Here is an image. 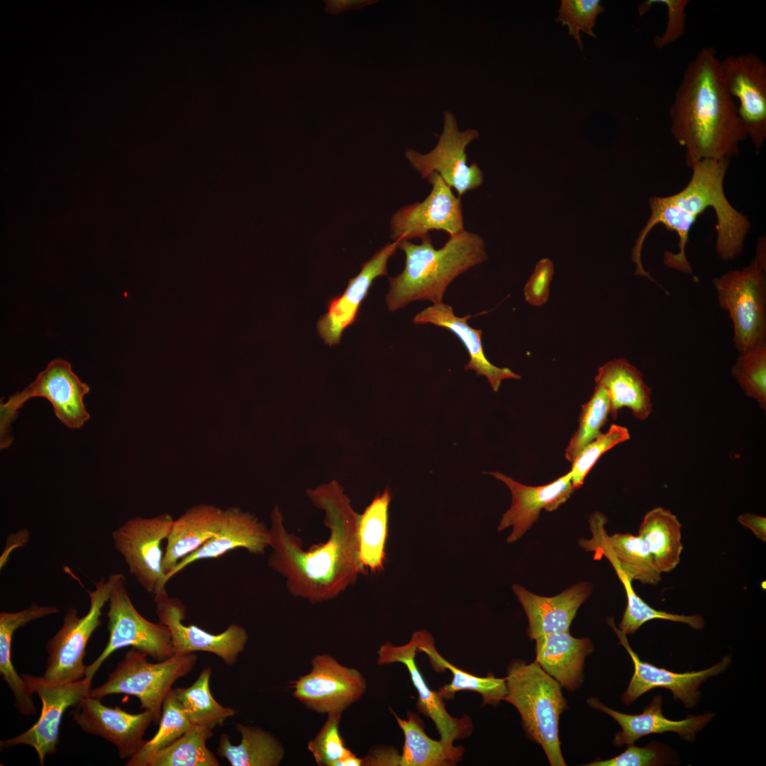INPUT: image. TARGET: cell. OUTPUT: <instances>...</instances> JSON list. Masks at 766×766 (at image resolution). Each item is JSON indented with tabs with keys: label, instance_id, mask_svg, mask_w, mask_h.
Wrapping results in <instances>:
<instances>
[{
	"label": "cell",
	"instance_id": "cell-1",
	"mask_svg": "<svg viewBox=\"0 0 766 766\" xmlns=\"http://www.w3.org/2000/svg\"><path fill=\"white\" fill-rule=\"evenodd\" d=\"M312 504L325 513L330 531L326 541L304 550L302 540L289 533L278 506L271 511L270 568L283 576L289 592L312 604L336 598L367 572L359 557L360 514L336 481L306 491Z\"/></svg>",
	"mask_w": 766,
	"mask_h": 766
},
{
	"label": "cell",
	"instance_id": "cell-2",
	"mask_svg": "<svg viewBox=\"0 0 766 766\" xmlns=\"http://www.w3.org/2000/svg\"><path fill=\"white\" fill-rule=\"evenodd\" d=\"M670 131L691 168L704 159L738 157L748 139L735 100L724 85L714 48L687 64L670 109Z\"/></svg>",
	"mask_w": 766,
	"mask_h": 766
},
{
	"label": "cell",
	"instance_id": "cell-3",
	"mask_svg": "<svg viewBox=\"0 0 766 766\" xmlns=\"http://www.w3.org/2000/svg\"><path fill=\"white\" fill-rule=\"evenodd\" d=\"M729 165L730 160L727 158L704 159L692 167L691 179L683 189L668 196L650 197V216L640 232L633 250L640 253L644 240L652 228L659 223L663 224L679 236V252L665 251L664 265L690 274L692 269L685 253L689 233L697 216L707 208H712L717 221V255L724 261L738 257L742 252L751 223L745 215L730 204L725 194L723 181Z\"/></svg>",
	"mask_w": 766,
	"mask_h": 766
},
{
	"label": "cell",
	"instance_id": "cell-4",
	"mask_svg": "<svg viewBox=\"0 0 766 766\" xmlns=\"http://www.w3.org/2000/svg\"><path fill=\"white\" fill-rule=\"evenodd\" d=\"M421 240L420 245L397 240L406 260L403 271L389 278L385 301L391 311L415 301L443 303L447 287L457 277L488 259L482 237L467 231L450 235L439 249L430 235Z\"/></svg>",
	"mask_w": 766,
	"mask_h": 766
},
{
	"label": "cell",
	"instance_id": "cell-5",
	"mask_svg": "<svg viewBox=\"0 0 766 766\" xmlns=\"http://www.w3.org/2000/svg\"><path fill=\"white\" fill-rule=\"evenodd\" d=\"M506 682L504 701L518 711L528 736L540 745L551 765H566L560 749L559 718L567 705L560 684L535 661L526 664L520 660L511 662Z\"/></svg>",
	"mask_w": 766,
	"mask_h": 766
},
{
	"label": "cell",
	"instance_id": "cell-6",
	"mask_svg": "<svg viewBox=\"0 0 766 766\" xmlns=\"http://www.w3.org/2000/svg\"><path fill=\"white\" fill-rule=\"evenodd\" d=\"M148 656L134 648L129 649L106 681L91 689L89 696L99 699L116 694L135 696L140 709L150 711L154 723H158L163 702L173 684L193 670L198 658L194 653L174 654L153 663Z\"/></svg>",
	"mask_w": 766,
	"mask_h": 766
},
{
	"label": "cell",
	"instance_id": "cell-7",
	"mask_svg": "<svg viewBox=\"0 0 766 766\" xmlns=\"http://www.w3.org/2000/svg\"><path fill=\"white\" fill-rule=\"evenodd\" d=\"M89 386L73 372L67 360L55 358L39 372L33 382L22 391L11 395L0 404V448L5 449L13 442L11 426L19 409L30 399L43 397L52 406L56 417L65 426L79 429L90 418L84 398Z\"/></svg>",
	"mask_w": 766,
	"mask_h": 766
},
{
	"label": "cell",
	"instance_id": "cell-8",
	"mask_svg": "<svg viewBox=\"0 0 766 766\" xmlns=\"http://www.w3.org/2000/svg\"><path fill=\"white\" fill-rule=\"evenodd\" d=\"M121 573H113L105 579L94 582V589L88 590L89 609L79 616L78 610L70 607L63 618L62 625L48 640L45 670L43 676L45 681L55 684H65L85 677L87 665L84 664L86 647L89 638L101 625L102 609L109 601L110 593Z\"/></svg>",
	"mask_w": 766,
	"mask_h": 766
},
{
	"label": "cell",
	"instance_id": "cell-9",
	"mask_svg": "<svg viewBox=\"0 0 766 766\" xmlns=\"http://www.w3.org/2000/svg\"><path fill=\"white\" fill-rule=\"evenodd\" d=\"M713 284L719 306L732 321L735 348L743 353L766 343L765 270L756 258L714 278Z\"/></svg>",
	"mask_w": 766,
	"mask_h": 766
},
{
	"label": "cell",
	"instance_id": "cell-10",
	"mask_svg": "<svg viewBox=\"0 0 766 766\" xmlns=\"http://www.w3.org/2000/svg\"><path fill=\"white\" fill-rule=\"evenodd\" d=\"M123 574L114 584L109 599L107 612L109 636L99 655L87 665L85 677L92 681L106 660L115 651L128 646L145 653L157 661L174 655L167 628L144 618L135 609L126 587Z\"/></svg>",
	"mask_w": 766,
	"mask_h": 766
},
{
	"label": "cell",
	"instance_id": "cell-11",
	"mask_svg": "<svg viewBox=\"0 0 766 766\" xmlns=\"http://www.w3.org/2000/svg\"><path fill=\"white\" fill-rule=\"evenodd\" d=\"M173 521L168 514L151 518L134 517L111 534L115 549L123 557L131 575L148 593L154 594L165 587L162 543L166 540Z\"/></svg>",
	"mask_w": 766,
	"mask_h": 766
},
{
	"label": "cell",
	"instance_id": "cell-12",
	"mask_svg": "<svg viewBox=\"0 0 766 766\" xmlns=\"http://www.w3.org/2000/svg\"><path fill=\"white\" fill-rule=\"evenodd\" d=\"M479 133L476 129L460 131L455 116L444 112L443 131L436 145L426 153L409 148L405 157L423 179L438 173L445 183L454 188L459 197L480 187L483 173L475 162L467 165L466 148Z\"/></svg>",
	"mask_w": 766,
	"mask_h": 766
},
{
	"label": "cell",
	"instance_id": "cell-13",
	"mask_svg": "<svg viewBox=\"0 0 766 766\" xmlns=\"http://www.w3.org/2000/svg\"><path fill=\"white\" fill-rule=\"evenodd\" d=\"M21 677L30 690L39 696L42 703L40 715L35 724L23 733L1 740L0 748L4 750L18 745L32 747L43 766L46 755L56 752L64 713L89 696L92 681L84 677L72 682L55 684L39 676L23 674Z\"/></svg>",
	"mask_w": 766,
	"mask_h": 766
},
{
	"label": "cell",
	"instance_id": "cell-14",
	"mask_svg": "<svg viewBox=\"0 0 766 766\" xmlns=\"http://www.w3.org/2000/svg\"><path fill=\"white\" fill-rule=\"evenodd\" d=\"M311 664V671L292 686L294 696L306 708L328 716L341 714L365 694L366 680L357 670L328 654L316 655Z\"/></svg>",
	"mask_w": 766,
	"mask_h": 766
},
{
	"label": "cell",
	"instance_id": "cell-15",
	"mask_svg": "<svg viewBox=\"0 0 766 766\" xmlns=\"http://www.w3.org/2000/svg\"><path fill=\"white\" fill-rule=\"evenodd\" d=\"M153 596L159 622L170 631L174 654L206 652L220 657L228 666L237 662L248 640L243 627L232 623L223 632L213 634L197 626L184 624L187 609L179 599L170 596L165 587Z\"/></svg>",
	"mask_w": 766,
	"mask_h": 766
},
{
	"label": "cell",
	"instance_id": "cell-16",
	"mask_svg": "<svg viewBox=\"0 0 766 766\" xmlns=\"http://www.w3.org/2000/svg\"><path fill=\"white\" fill-rule=\"evenodd\" d=\"M724 85L738 101V113L756 152L766 139V64L750 52L720 60Z\"/></svg>",
	"mask_w": 766,
	"mask_h": 766
},
{
	"label": "cell",
	"instance_id": "cell-17",
	"mask_svg": "<svg viewBox=\"0 0 766 766\" xmlns=\"http://www.w3.org/2000/svg\"><path fill=\"white\" fill-rule=\"evenodd\" d=\"M427 179L432 189L426 198L401 207L392 216L390 233L394 241L422 240L433 230L445 231L450 236L465 231L460 197L455 196L438 173H431Z\"/></svg>",
	"mask_w": 766,
	"mask_h": 766
},
{
	"label": "cell",
	"instance_id": "cell-18",
	"mask_svg": "<svg viewBox=\"0 0 766 766\" xmlns=\"http://www.w3.org/2000/svg\"><path fill=\"white\" fill-rule=\"evenodd\" d=\"M608 623L615 631L634 665V672L628 687L621 696L623 702L626 705H630L648 691L664 688L670 690L674 699L682 701L686 708H693L701 696L699 687L701 684L709 678L723 673L731 662V656L726 655L716 665L699 671L675 672L658 667L640 659L631 648L626 634L616 627L613 618L608 619Z\"/></svg>",
	"mask_w": 766,
	"mask_h": 766
},
{
	"label": "cell",
	"instance_id": "cell-19",
	"mask_svg": "<svg viewBox=\"0 0 766 766\" xmlns=\"http://www.w3.org/2000/svg\"><path fill=\"white\" fill-rule=\"evenodd\" d=\"M418 643L416 631L412 634L410 640L402 645H394L387 641L380 645L377 651V662L380 665L399 662L406 666L418 692V710L433 721L440 735V740L446 746L453 748L455 741L471 735L472 721L467 715L461 718L451 716L438 691L432 690L428 687L416 662Z\"/></svg>",
	"mask_w": 766,
	"mask_h": 766
},
{
	"label": "cell",
	"instance_id": "cell-20",
	"mask_svg": "<svg viewBox=\"0 0 766 766\" xmlns=\"http://www.w3.org/2000/svg\"><path fill=\"white\" fill-rule=\"evenodd\" d=\"M72 711L73 720L81 730L98 736L113 743L120 759L131 758L143 747V736L154 723L148 711L133 714L120 707L104 705L101 699L90 696L83 699Z\"/></svg>",
	"mask_w": 766,
	"mask_h": 766
},
{
	"label": "cell",
	"instance_id": "cell-21",
	"mask_svg": "<svg viewBox=\"0 0 766 766\" xmlns=\"http://www.w3.org/2000/svg\"><path fill=\"white\" fill-rule=\"evenodd\" d=\"M504 482L511 494V504L502 515L498 531L511 526L506 542L521 538L539 518L540 511L552 512L565 504L574 492L570 471L541 486H528L499 472H487Z\"/></svg>",
	"mask_w": 766,
	"mask_h": 766
},
{
	"label": "cell",
	"instance_id": "cell-22",
	"mask_svg": "<svg viewBox=\"0 0 766 766\" xmlns=\"http://www.w3.org/2000/svg\"><path fill=\"white\" fill-rule=\"evenodd\" d=\"M398 248V241L388 243L361 265L359 274L349 279L345 292L331 299L327 312L317 322V332L326 344H339L345 329L357 318L361 303L367 296L373 281L387 274V265Z\"/></svg>",
	"mask_w": 766,
	"mask_h": 766
},
{
	"label": "cell",
	"instance_id": "cell-23",
	"mask_svg": "<svg viewBox=\"0 0 766 766\" xmlns=\"http://www.w3.org/2000/svg\"><path fill=\"white\" fill-rule=\"evenodd\" d=\"M605 523L604 514H594L590 518L593 538L580 540L581 547L587 551H594L596 557L605 556L615 570L621 571L632 582L657 584L662 580V573L643 539L631 533L608 535L604 529Z\"/></svg>",
	"mask_w": 766,
	"mask_h": 766
},
{
	"label": "cell",
	"instance_id": "cell-24",
	"mask_svg": "<svg viewBox=\"0 0 766 766\" xmlns=\"http://www.w3.org/2000/svg\"><path fill=\"white\" fill-rule=\"evenodd\" d=\"M269 547V528L252 514L237 507L224 510L217 533L194 553L182 560L166 574L164 584L188 565L199 560L218 558L237 548L255 555L264 554Z\"/></svg>",
	"mask_w": 766,
	"mask_h": 766
},
{
	"label": "cell",
	"instance_id": "cell-25",
	"mask_svg": "<svg viewBox=\"0 0 766 766\" xmlns=\"http://www.w3.org/2000/svg\"><path fill=\"white\" fill-rule=\"evenodd\" d=\"M513 592L528 621L527 634L532 640L554 633L567 631L577 610L592 592V585L579 582L553 596H543L514 584Z\"/></svg>",
	"mask_w": 766,
	"mask_h": 766
},
{
	"label": "cell",
	"instance_id": "cell-26",
	"mask_svg": "<svg viewBox=\"0 0 766 766\" xmlns=\"http://www.w3.org/2000/svg\"><path fill=\"white\" fill-rule=\"evenodd\" d=\"M587 704L611 716L621 727L614 743L617 747L634 743L640 738L665 732H675L683 740L693 741L697 732L702 730L714 718L715 714L706 712L698 716H688L683 720L674 721L664 716L662 710V697L657 694L651 703L639 714H626L611 709L597 699H587Z\"/></svg>",
	"mask_w": 766,
	"mask_h": 766
},
{
	"label": "cell",
	"instance_id": "cell-27",
	"mask_svg": "<svg viewBox=\"0 0 766 766\" xmlns=\"http://www.w3.org/2000/svg\"><path fill=\"white\" fill-rule=\"evenodd\" d=\"M470 317V315L457 316L450 305L440 303L418 313L413 321L415 324L431 323L454 333L463 343L470 356L465 369L474 371L478 376H484L494 392L499 391L504 379H520L521 377L509 368L496 367L488 360L482 343V331L468 325L467 320Z\"/></svg>",
	"mask_w": 766,
	"mask_h": 766
},
{
	"label": "cell",
	"instance_id": "cell-28",
	"mask_svg": "<svg viewBox=\"0 0 766 766\" xmlns=\"http://www.w3.org/2000/svg\"><path fill=\"white\" fill-rule=\"evenodd\" d=\"M595 382L608 393L613 419L623 407L629 409L639 421L646 420L651 414L652 388L644 381L641 372L625 358L614 359L601 365Z\"/></svg>",
	"mask_w": 766,
	"mask_h": 766
},
{
	"label": "cell",
	"instance_id": "cell-29",
	"mask_svg": "<svg viewBox=\"0 0 766 766\" xmlns=\"http://www.w3.org/2000/svg\"><path fill=\"white\" fill-rule=\"evenodd\" d=\"M535 662L561 686L575 690L583 681L584 659L594 650L588 638L561 631L536 638Z\"/></svg>",
	"mask_w": 766,
	"mask_h": 766
},
{
	"label": "cell",
	"instance_id": "cell-30",
	"mask_svg": "<svg viewBox=\"0 0 766 766\" xmlns=\"http://www.w3.org/2000/svg\"><path fill=\"white\" fill-rule=\"evenodd\" d=\"M223 517L224 510L213 505L199 504L174 519L164 551L165 576L179 562L199 549L217 533Z\"/></svg>",
	"mask_w": 766,
	"mask_h": 766
},
{
	"label": "cell",
	"instance_id": "cell-31",
	"mask_svg": "<svg viewBox=\"0 0 766 766\" xmlns=\"http://www.w3.org/2000/svg\"><path fill=\"white\" fill-rule=\"evenodd\" d=\"M58 611L56 606H42L32 602L23 610L0 613V675L14 696L16 709L23 715L35 714L36 708L33 699V693L23 678L18 674L12 662L13 636L19 628L39 618L56 614Z\"/></svg>",
	"mask_w": 766,
	"mask_h": 766
},
{
	"label": "cell",
	"instance_id": "cell-32",
	"mask_svg": "<svg viewBox=\"0 0 766 766\" xmlns=\"http://www.w3.org/2000/svg\"><path fill=\"white\" fill-rule=\"evenodd\" d=\"M418 652L426 653L433 668L438 672L449 670L453 675L449 684L440 687L438 692L444 699H451L457 692L471 691L479 694L483 704H499L507 694L506 677L498 678L489 673L479 677L464 671L443 657L436 650L433 636L425 630L416 631Z\"/></svg>",
	"mask_w": 766,
	"mask_h": 766
},
{
	"label": "cell",
	"instance_id": "cell-33",
	"mask_svg": "<svg viewBox=\"0 0 766 766\" xmlns=\"http://www.w3.org/2000/svg\"><path fill=\"white\" fill-rule=\"evenodd\" d=\"M638 535L661 573L670 572L679 564L683 550L682 524L670 510L657 506L648 511L640 523Z\"/></svg>",
	"mask_w": 766,
	"mask_h": 766
},
{
	"label": "cell",
	"instance_id": "cell-34",
	"mask_svg": "<svg viewBox=\"0 0 766 766\" xmlns=\"http://www.w3.org/2000/svg\"><path fill=\"white\" fill-rule=\"evenodd\" d=\"M390 711L404 736L400 766H453L461 761L462 746L449 748L440 740L431 738L422 720L413 712L408 711L403 719Z\"/></svg>",
	"mask_w": 766,
	"mask_h": 766
},
{
	"label": "cell",
	"instance_id": "cell-35",
	"mask_svg": "<svg viewBox=\"0 0 766 766\" xmlns=\"http://www.w3.org/2000/svg\"><path fill=\"white\" fill-rule=\"evenodd\" d=\"M241 736L240 743L233 745L227 733L218 740L217 755L226 759L232 766H277L284 755V747L270 732L257 726L235 724Z\"/></svg>",
	"mask_w": 766,
	"mask_h": 766
},
{
	"label": "cell",
	"instance_id": "cell-36",
	"mask_svg": "<svg viewBox=\"0 0 766 766\" xmlns=\"http://www.w3.org/2000/svg\"><path fill=\"white\" fill-rule=\"evenodd\" d=\"M391 499V492L386 488L382 493L374 497L359 516V557L367 573H379L384 569Z\"/></svg>",
	"mask_w": 766,
	"mask_h": 766
},
{
	"label": "cell",
	"instance_id": "cell-37",
	"mask_svg": "<svg viewBox=\"0 0 766 766\" xmlns=\"http://www.w3.org/2000/svg\"><path fill=\"white\" fill-rule=\"evenodd\" d=\"M211 667L202 670L196 680L189 687L173 688L178 701L190 722L195 726L214 728L221 725L236 711L219 704L210 690Z\"/></svg>",
	"mask_w": 766,
	"mask_h": 766
},
{
	"label": "cell",
	"instance_id": "cell-38",
	"mask_svg": "<svg viewBox=\"0 0 766 766\" xmlns=\"http://www.w3.org/2000/svg\"><path fill=\"white\" fill-rule=\"evenodd\" d=\"M214 728L193 726L173 743L159 752L148 766H219L206 742Z\"/></svg>",
	"mask_w": 766,
	"mask_h": 766
},
{
	"label": "cell",
	"instance_id": "cell-39",
	"mask_svg": "<svg viewBox=\"0 0 766 766\" xmlns=\"http://www.w3.org/2000/svg\"><path fill=\"white\" fill-rule=\"evenodd\" d=\"M159 728L155 736L145 743L140 750L128 759L126 766H148L150 761L159 752L166 748L193 726L176 698L173 688L166 696L158 722Z\"/></svg>",
	"mask_w": 766,
	"mask_h": 766
},
{
	"label": "cell",
	"instance_id": "cell-40",
	"mask_svg": "<svg viewBox=\"0 0 766 766\" xmlns=\"http://www.w3.org/2000/svg\"><path fill=\"white\" fill-rule=\"evenodd\" d=\"M623 585L627 604L619 629L626 635L635 633L644 623L654 619L667 620L688 625L693 629L701 630L705 621L700 614L679 615L657 610L643 600L634 591L632 581L619 570H615Z\"/></svg>",
	"mask_w": 766,
	"mask_h": 766
},
{
	"label": "cell",
	"instance_id": "cell-41",
	"mask_svg": "<svg viewBox=\"0 0 766 766\" xmlns=\"http://www.w3.org/2000/svg\"><path fill=\"white\" fill-rule=\"evenodd\" d=\"M610 415V400L605 388L596 384L587 402L582 406L579 426L570 440L565 457L572 462L579 451L601 433Z\"/></svg>",
	"mask_w": 766,
	"mask_h": 766
},
{
	"label": "cell",
	"instance_id": "cell-42",
	"mask_svg": "<svg viewBox=\"0 0 766 766\" xmlns=\"http://www.w3.org/2000/svg\"><path fill=\"white\" fill-rule=\"evenodd\" d=\"M731 375L748 397L766 409V343L740 353Z\"/></svg>",
	"mask_w": 766,
	"mask_h": 766
},
{
	"label": "cell",
	"instance_id": "cell-43",
	"mask_svg": "<svg viewBox=\"0 0 766 766\" xmlns=\"http://www.w3.org/2000/svg\"><path fill=\"white\" fill-rule=\"evenodd\" d=\"M630 438L627 428L617 424L610 426L606 433L587 444L571 462L572 484L577 489L600 457L614 446Z\"/></svg>",
	"mask_w": 766,
	"mask_h": 766
},
{
	"label": "cell",
	"instance_id": "cell-44",
	"mask_svg": "<svg viewBox=\"0 0 766 766\" xmlns=\"http://www.w3.org/2000/svg\"><path fill=\"white\" fill-rule=\"evenodd\" d=\"M340 714L328 715L321 729L308 743L307 748L318 765L341 766L353 753L345 747L340 733Z\"/></svg>",
	"mask_w": 766,
	"mask_h": 766
},
{
	"label": "cell",
	"instance_id": "cell-45",
	"mask_svg": "<svg viewBox=\"0 0 766 766\" xmlns=\"http://www.w3.org/2000/svg\"><path fill=\"white\" fill-rule=\"evenodd\" d=\"M603 11L604 8L599 0H562L556 21L568 27V34L583 50L580 31L596 38L593 28L598 16Z\"/></svg>",
	"mask_w": 766,
	"mask_h": 766
},
{
	"label": "cell",
	"instance_id": "cell-46",
	"mask_svg": "<svg viewBox=\"0 0 766 766\" xmlns=\"http://www.w3.org/2000/svg\"><path fill=\"white\" fill-rule=\"evenodd\" d=\"M672 750L657 741H652L644 747L633 743L620 755L609 760H596L587 766H658L675 762Z\"/></svg>",
	"mask_w": 766,
	"mask_h": 766
},
{
	"label": "cell",
	"instance_id": "cell-47",
	"mask_svg": "<svg viewBox=\"0 0 766 766\" xmlns=\"http://www.w3.org/2000/svg\"><path fill=\"white\" fill-rule=\"evenodd\" d=\"M660 4L666 6L667 21L663 33L653 38L654 46L662 49L682 38L685 33L686 9L689 0H647L638 6L639 16L644 15L653 5Z\"/></svg>",
	"mask_w": 766,
	"mask_h": 766
},
{
	"label": "cell",
	"instance_id": "cell-48",
	"mask_svg": "<svg viewBox=\"0 0 766 766\" xmlns=\"http://www.w3.org/2000/svg\"><path fill=\"white\" fill-rule=\"evenodd\" d=\"M553 274L554 265L550 259L543 258L536 263L523 289L525 299L529 304L541 306L548 301Z\"/></svg>",
	"mask_w": 766,
	"mask_h": 766
},
{
	"label": "cell",
	"instance_id": "cell-49",
	"mask_svg": "<svg viewBox=\"0 0 766 766\" xmlns=\"http://www.w3.org/2000/svg\"><path fill=\"white\" fill-rule=\"evenodd\" d=\"M362 765L400 766V754L392 748H379L370 752L363 758Z\"/></svg>",
	"mask_w": 766,
	"mask_h": 766
},
{
	"label": "cell",
	"instance_id": "cell-50",
	"mask_svg": "<svg viewBox=\"0 0 766 766\" xmlns=\"http://www.w3.org/2000/svg\"><path fill=\"white\" fill-rule=\"evenodd\" d=\"M738 521L748 528L759 540L766 541V518L751 513H745L738 517Z\"/></svg>",
	"mask_w": 766,
	"mask_h": 766
},
{
	"label": "cell",
	"instance_id": "cell-51",
	"mask_svg": "<svg viewBox=\"0 0 766 766\" xmlns=\"http://www.w3.org/2000/svg\"><path fill=\"white\" fill-rule=\"evenodd\" d=\"M377 2L378 1L374 0H324L325 11L331 15L348 10H359Z\"/></svg>",
	"mask_w": 766,
	"mask_h": 766
},
{
	"label": "cell",
	"instance_id": "cell-52",
	"mask_svg": "<svg viewBox=\"0 0 766 766\" xmlns=\"http://www.w3.org/2000/svg\"><path fill=\"white\" fill-rule=\"evenodd\" d=\"M766 246L765 237H760L756 248L755 258L760 265L766 270Z\"/></svg>",
	"mask_w": 766,
	"mask_h": 766
}]
</instances>
